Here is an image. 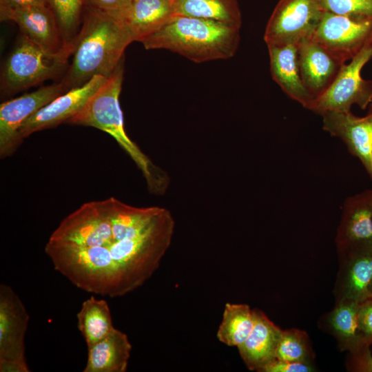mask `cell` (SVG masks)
<instances>
[{
	"instance_id": "1",
	"label": "cell",
	"mask_w": 372,
	"mask_h": 372,
	"mask_svg": "<svg viewBox=\"0 0 372 372\" xmlns=\"http://www.w3.org/2000/svg\"><path fill=\"white\" fill-rule=\"evenodd\" d=\"M86 7L82 25L72 41L71 64L61 81L67 90L96 75L108 78L124 59L127 45L134 41L121 20Z\"/></svg>"
},
{
	"instance_id": "2",
	"label": "cell",
	"mask_w": 372,
	"mask_h": 372,
	"mask_svg": "<svg viewBox=\"0 0 372 372\" xmlns=\"http://www.w3.org/2000/svg\"><path fill=\"white\" fill-rule=\"evenodd\" d=\"M124 59L84 106L65 123L95 127L109 134L142 172L150 192L161 194L169 178L127 134L119 96L124 77Z\"/></svg>"
},
{
	"instance_id": "3",
	"label": "cell",
	"mask_w": 372,
	"mask_h": 372,
	"mask_svg": "<svg viewBox=\"0 0 372 372\" xmlns=\"http://www.w3.org/2000/svg\"><path fill=\"white\" fill-rule=\"evenodd\" d=\"M240 30L216 21L175 16L141 42L146 50H167L200 63L234 56Z\"/></svg>"
},
{
	"instance_id": "4",
	"label": "cell",
	"mask_w": 372,
	"mask_h": 372,
	"mask_svg": "<svg viewBox=\"0 0 372 372\" xmlns=\"http://www.w3.org/2000/svg\"><path fill=\"white\" fill-rule=\"evenodd\" d=\"M174 228V219L165 209L149 229L118 242L116 258L125 295L141 287L157 270L171 245Z\"/></svg>"
},
{
	"instance_id": "5",
	"label": "cell",
	"mask_w": 372,
	"mask_h": 372,
	"mask_svg": "<svg viewBox=\"0 0 372 372\" xmlns=\"http://www.w3.org/2000/svg\"><path fill=\"white\" fill-rule=\"evenodd\" d=\"M72 50V45L54 52L23 34L2 68L1 92L15 94L58 76L66 68Z\"/></svg>"
},
{
	"instance_id": "6",
	"label": "cell",
	"mask_w": 372,
	"mask_h": 372,
	"mask_svg": "<svg viewBox=\"0 0 372 372\" xmlns=\"http://www.w3.org/2000/svg\"><path fill=\"white\" fill-rule=\"evenodd\" d=\"M371 58L370 40L349 63L342 65L330 85L307 109L320 115L329 111L351 112L353 105L365 110L372 102V81L363 79L361 71Z\"/></svg>"
},
{
	"instance_id": "7",
	"label": "cell",
	"mask_w": 372,
	"mask_h": 372,
	"mask_svg": "<svg viewBox=\"0 0 372 372\" xmlns=\"http://www.w3.org/2000/svg\"><path fill=\"white\" fill-rule=\"evenodd\" d=\"M28 313L17 294L0 285V371L30 372L25 359V336Z\"/></svg>"
},
{
	"instance_id": "8",
	"label": "cell",
	"mask_w": 372,
	"mask_h": 372,
	"mask_svg": "<svg viewBox=\"0 0 372 372\" xmlns=\"http://www.w3.org/2000/svg\"><path fill=\"white\" fill-rule=\"evenodd\" d=\"M323 12L319 0H280L265 28L267 45L298 43L309 37Z\"/></svg>"
},
{
	"instance_id": "9",
	"label": "cell",
	"mask_w": 372,
	"mask_h": 372,
	"mask_svg": "<svg viewBox=\"0 0 372 372\" xmlns=\"http://www.w3.org/2000/svg\"><path fill=\"white\" fill-rule=\"evenodd\" d=\"M372 19H362L324 12L309 37L345 63L371 40Z\"/></svg>"
},
{
	"instance_id": "10",
	"label": "cell",
	"mask_w": 372,
	"mask_h": 372,
	"mask_svg": "<svg viewBox=\"0 0 372 372\" xmlns=\"http://www.w3.org/2000/svg\"><path fill=\"white\" fill-rule=\"evenodd\" d=\"M68 90L60 82L8 100L0 105V158L15 153L23 139L19 135L23 123L35 112Z\"/></svg>"
},
{
	"instance_id": "11",
	"label": "cell",
	"mask_w": 372,
	"mask_h": 372,
	"mask_svg": "<svg viewBox=\"0 0 372 372\" xmlns=\"http://www.w3.org/2000/svg\"><path fill=\"white\" fill-rule=\"evenodd\" d=\"M106 79L101 75L94 76L85 84L73 87L53 99L23 123L19 129L21 138L66 123L84 106Z\"/></svg>"
},
{
	"instance_id": "12",
	"label": "cell",
	"mask_w": 372,
	"mask_h": 372,
	"mask_svg": "<svg viewBox=\"0 0 372 372\" xmlns=\"http://www.w3.org/2000/svg\"><path fill=\"white\" fill-rule=\"evenodd\" d=\"M335 244L338 256L372 247V189L345 200Z\"/></svg>"
},
{
	"instance_id": "13",
	"label": "cell",
	"mask_w": 372,
	"mask_h": 372,
	"mask_svg": "<svg viewBox=\"0 0 372 372\" xmlns=\"http://www.w3.org/2000/svg\"><path fill=\"white\" fill-rule=\"evenodd\" d=\"M323 130L340 138L357 157L372 180V105L367 114L356 116L351 112L329 111L321 114Z\"/></svg>"
},
{
	"instance_id": "14",
	"label": "cell",
	"mask_w": 372,
	"mask_h": 372,
	"mask_svg": "<svg viewBox=\"0 0 372 372\" xmlns=\"http://www.w3.org/2000/svg\"><path fill=\"white\" fill-rule=\"evenodd\" d=\"M339 256L340 269L335 285V302L361 303L372 295V247L356 249Z\"/></svg>"
},
{
	"instance_id": "15",
	"label": "cell",
	"mask_w": 372,
	"mask_h": 372,
	"mask_svg": "<svg viewBox=\"0 0 372 372\" xmlns=\"http://www.w3.org/2000/svg\"><path fill=\"white\" fill-rule=\"evenodd\" d=\"M1 21L15 23L25 34L36 42L54 51L72 45L64 41L56 17L49 6H36L0 10Z\"/></svg>"
},
{
	"instance_id": "16",
	"label": "cell",
	"mask_w": 372,
	"mask_h": 372,
	"mask_svg": "<svg viewBox=\"0 0 372 372\" xmlns=\"http://www.w3.org/2000/svg\"><path fill=\"white\" fill-rule=\"evenodd\" d=\"M298 63L303 83L313 99L327 89L344 64L310 37L298 43Z\"/></svg>"
},
{
	"instance_id": "17",
	"label": "cell",
	"mask_w": 372,
	"mask_h": 372,
	"mask_svg": "<svg viewBox=\"0 0 372 372\" xmlns=\"http://www.w3.org/2000/svg\"><path fill=\"white\" fill-rule=\"evenodd\" d=\"M273 81L291 99L307 108L313 99L302 80L298 63V43L267 45Z\"/></svg>"
},
{
	"instance_id": "18",
	"label": "cell",
	"mask_w": 372,
	"mask_h": 372,
	"mask_svg": "<svg viewBox=\"0 0 372 372\" xmlns=\"http://www.w3.org/2000/svg\"><path fill=\"white\" fill-rule=\"evenodd\" d=\"M173 0H131L116 17L131 33L134 41L160 30L174 17Z\"/></svg>"
},
{
	"instance_id": "19",
	"label": "cell",
	"mask_w": 372,
	"mask_h": 372,
	"mask_svg": "<svg viewBox=\"0 0 372 372\" xmlns=\"http://www.w3.org/2000/svg\"><path fill=\"white\" fill-rule=\"evenodd\" d=\"M255 322L247 338L237 348L250 371L261 372L276 359L277 345L282 329L260 310L254 309Z\"/></svg>"
},
{
	"instance_id": "20",
	"label": "cell",
	"mask_w": 372,
	"mask_h": 372,
	"mask_svg": "<svg viewBox=\"0 0 372 372\" xmlns=\"http://www.w3.org/2000/svg\"><path fill=\"white\" fill-rule=\"evenodd\" d=\"M83 372H125L132 344L127 335L114 329L101 340L87 348Z\"/></svg>"
},
{
	"instance_id": "21",
	"label": "cell",
	"mask_w": 372,
	"mask_h": 372,
	"mask_svg": "<svg viewBox=\"0 0 372 372\" xmlns=\"http://www.w3.org/2000/svg\"><path fill=\"white\" fill-rule=\"evenodd\" d=\"M176 16L216 21L240 28L241 12L237 0H173Z\"/></svg>"
},
{
	"instance_id": "22",
	"label": "cell",
	"mask_w": 372,
	"mask_h": 372,
	"mask_svg": "<svg viewBox=\"0 0 372 372\" xmlns=\"http://www.w3.org/2000/svg\"><path fill=\"white\" fill-rule=\"evenodd\" d=\"M359 305L360 303L351 300L337 301L327 316L329 329L335 337L342 350L350 351L365 343L358 325Z\"/></svg>"
},
{
	"instance_id": "23",
	"label": "cell",
	"mask_w": 372,
	"mask_h": 372,
	"mask_svg": "<svg viewBox=\"0 0 372 372\" xmlns=\"http://www.w3.org/2000/svg\"><path fill=\"white\" fill-rule=\"evenodd\" d=\"M78 329L89 348L103 339L114 329L107 302L91 296L81 305L77 315Z\"/></svg>"
},
{
	"instance_id": "24",
	"label": "cell",
	"mask_w": 372,
	"mask_h": 372,
	"mask_svg": "<svg viewBox=\"0 0 372 372\" xmlns=\"http://www.w3.org/2000/svg\"><path fill=\"white\" fill-rule=\"evenodd\" d=\"M255 322L254 309L246 304L227 303L217 331L218 340L238 347L247 338Z\"/></svg>"
},
{
	"instance_id": "25",
	"label": "cell",
	"mask_w": 372,
	"mask_h": 372,
	"mask_svg": "<svg viewBox=\"0 0 372 372\" xmlns=\"http://www.w3.org/2000/svg\"><path fill=\"white\" fill-rule=\"evenodd\" d=\"M276 359L312 363L313 353L307 333L302 330H282L276 351Z\"/></svg>"
},
{
	"instance_id": "26",
	"label": "cell",
	"mask_w": 372,
	"mask_h": 372,
	"mask_svg": "<svg viewBox=\"0 0 372 372\" xmlns=\"http://www.w3.org/2000/svg\"><path fill=\"white\" fill-rule=\"evenodd\" d=\"M63 38L71 43L80 30L81 14L85 0H48Z\"/></svg>"
},
{
	"instance_id": "27",
	"label": "cell",
	"mask_w": 372,
	"mask_h": 372,
	"mask_svg": "<svg viewBox=\"0 0 372 372\" xmlns=\"http://www.w3.org/2000/svg\"><path fill=\"white\" fill-rule=\"evenodd\" d=\"M324 12L357 19H372V0H319Z\"/></svg>"
},
{
	"instance_id": "28",
	"label": "cell",
	"mask_w": 372,
	"mask_h": 372,
	"mask_svg": "<svg viewBox=\"0 0 372 372\" xmlns=\"http://www.w3.org/2000/svg\"><path fill=\"white\" fill-rule=\"evenodd\" d=\"M349 352V369L352 371L372 372V354L370 344L362 343Z\"/></svg>"
},
{
	"instance_id": "29",
	"label": "cell",
	"mask_w": 372,
	"mask_h": 372,
	"mask_svg": "<svg viewBox=\"0 0 372 372\" xmlns=\"http://www.w3.org/2000/svg\"><path fill=\"white\" fill-rule=\"evenodd\" d=\"M358 325L363 341L372 344V298L360 303Z\"/></svg>"
},
{
	"instance_id": "30",
	"label": "cell",
	"mask_w": 372,
	"mask_h": 372,
	"mask_svg": "<svg viewBox=\"0 0 372 372\" xmlns=\"http://www.w3.org/2000/svg\"><path fill=\"white\" fill-rule=\"evenodd\" d=\"M313 371L312 363L275 359L265 366L261 372H311Z\"/></svg>"
},
{
	"instance_id": "31",
	"label": "cell",
	"mask_w": 372,
	"mask_h": 372,
	"mask_svg": "<svg viewBox=\"0 0 372 372\" xmlns=\"http://www.w3.org/2000/svg\"><path fill=\"white\" fill-rule=\"evenodd\" d=\"M130 1L131 0H85V5L116 17L129 5Z\"/></svg>"
},
{
	"instance_id": "32",
	"label": "cell",
	"mask_w": 372,
	"mask_h": 372,
	"mask_svg": "<svg viewBox=\"0 0 372 372\" xmlns=\"http://www.w3.org/2000/svg\"><path fill=\"white\" fill-rule=\"evenodd\" d=\"M36 6H49L48 0H0V10Z\"/></svg>"
},
{
	"instance_id": "33",
	"label": "cell",
	"mask_w": 372,
	"mask_h": 372,
	"mask_svg": "<svg viewBox=\"0 0 372 372\" xmlns=\"http://www.w3.org/2000/svg\"><path fill=\"white\" fill-rule=\"evenodd\" d=\"M371 47H372V36H371Z\"/></svg>"
},
{
	"instance_id": "34",
	"label": "cell",
	"mask_w": 372,
	"mask_h": 372,
	"mask_svg": "<svg viewBox=\"0 0 372 372\" xmlns=\"http://www.w3.org/2000/svg\"><path fill=\"white\" fill-rule=\"evenodd\" d=\"M371 298H372V295H371Z\"/></svg>"
}]
</instances>
